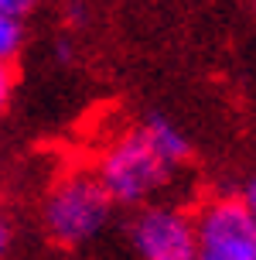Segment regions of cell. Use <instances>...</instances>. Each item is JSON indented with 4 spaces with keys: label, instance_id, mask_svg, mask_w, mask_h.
<instances>
[{
    "label": "cell",
    "instance_id": "ba28073f",
    "mask_svg": "<svg viewBox=\"0 0 256 260\" xmlns=\"http://www.w3.org/2000/svg\"><path fill=\"white\" fill-rule=\"evenodd\" d=\"M41 0H0V11L7 14H17V17H27V14L38 7Z\"/></svg>",
    "mask_w": 256,
    "mask_h": 260
},
{
    "label": "cell",
    "instance_id": "30bf717a",
    "mask_svg": "<svg viewBox=\"0 0 256 260\" xmlns=\"http://www.w3.org/2000/svg\"><path fill=\"white\" fill-rule=\"evenodd\" d=\"M7 250H11V219H7V212L0 206V260L7 257Z\"/></svg>",
    "mask_w": 256,
    "mask_h": 260
},
{
    "label": "cell",
    "instance_id": "52a82bcc",
    "mask_svg": "<svg viewBox=\"0 0 256 260\" xmlns=\"http://www.w3.org/2000/svg\"><path fill=\"white\" fill-rule=\"evenodd\" d=\"M14 65L0 62V117L7 113V106H11V96H14Z\"/></svg>",
    "mask_w": 256,
    "mask_h": 260
},
{
    "label": "cell",
    "instance_id": "5b68a950",
    "mask_svg": "<svg viewBox=\"0 0 256 260\" xmlns=\"http://www.w3.org/2000/svg\"><path fill=\"white\" fill-rule=\"evenodd\" d=\"M140 134L147 137V144L157 151V157H161V161H164L171 171L192 157V141H188V137H185V130H181L178 123H171V120L151 117V120L140 127Z\"/></svg>",
    "mask_w": 256,
    "mask_h": 260
},
{
    "label": "cell",
    "instance_id": "8fae6325",
    "mask_svg": "<svg viewBox=\"0 0 256 260\" xmlns=\"http://www.w3.org/2000/svg\"><path fill=\"white\" fill-rule=\"evenodd\" d=\"M253 4H256V0H253Z\"/></svg>",
    "mask_w": 256,
    "mask_h": 260
},
{
    "label": "cell",
    "instance_id": "277c9868",
    "mask_svg": "<svg viewBox=\"0 0 256 260\" xmlns=\"http://www.w3.org/2000/svg\"><path fill=\"white\" fill-rule=\"evenodd\" d=\"M140 260H195V216L178 206H143L130 222Z\"/></svg>",
    "mask_w": 256,
    "mask_h": 260
},
{
    "label": "cell",
    "instance_id": "6da1fadb",
    "mask_svg": "<svg viewBox=\"0 0 256 260\" xmlns=\"http://www.w3.org/2000/svg\"><path fill=\"white\" fill-rule=\"evenodd\" d=\"M113 202L89 171H72L48 188L45 195V233L58 247H82L102 233L109 222Z\"/></svg>",
    "mask_w": 256,
    "mask_h": 260
},
{
    "label": "cell",
    "instance_id": "9c48e42d",
    "mask_svg": "<svg viewBox=\"0 0 256 260\" xmlns=\"http://www.w3.org/2000/svg\"><path fill=\"white\" fill-rule=\"evenodd\" d=\"M239 202H243V209H246V216H249V222L256 226V178H249V182H246L243 195H239Z\"/></svg>",
    "mask_w": 256,
    "mask_h": 260
},
{
    "label": "cell",
    "instance_id": "8992f818",
    "mask_svg": "<svg viewBox=\"0 0 256 260\" xmlns=\"http://www.w3.org/2000/svg\"><path fill=\"white\" fill-rule=\"evenodd\" d=\"M24 45H27V24H24V17L0 11V62L14 65V62H17V55L24 52Z\"/></svg>",
    "mask_w": 256,
    "mask_h": 260
},
{
    "label": "cell",
    "instance_id": "3957f363",
    "mask_svg": "<svg viewBox=\"0 0 256 260\" xmlns=\"http://www.w3.org/2000/svg\"><path fill=\"white\" fill-rule=\"evenodd\" d=\"M195 260H256V226L239 199L215 195L198 209Z\"/></svg>",
    "mask_w": 256,
    "mask_h": 260
},
{
    "label": "cell",
    "instance_id": "7a4b0ae2",
    "mask_svg": "<svg viewBox=\"0 0 256 260\" xmlns=\"http://www.w3.org/2000/svg\"><path fill=\"white\" fill-rule=\"evenodd\" d=\"M174 171L157 157L140 130H130L116 137L99 157L96 182L109 195L113 206H143L147 199L161 192Z\"/></svg>",
    "mask_w": 256,
    "mask_h": 260
}]
</instances>
